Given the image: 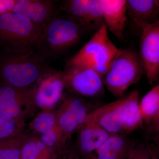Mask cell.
I'll return each mask as SVG.
<instances>
[{
    "instance_id": "cell-5",
    "label": "cell",
    "mask_w": 159,
    "mask_h": 159,
    "mask_svg": "<svg viewBox=\"0 0 159 159\" xmlns=\"http://www.w3.org/2000/svg\"><path fill=\"white\" fill-rule=\"evenodd\" d=\"M119 49L111 41L105 25L75 55L66 63L65 67L89 66L102 77L108 71Z\"/></svg>"
},
{
    "instance_id": "cell-25",
    "label": "cell",
    "mask_w": 159,
    "mask_h": 159,
    "mask_svg": "<svg viewBox=\"0 0 159 159\" xmlns=\"http://www.w3.org/2000/svg\"><path fill=\"white\" fill-rule=\"evenodd\" d=\"M54 159H87L81 155L74 148V145L66 143L57 152Z\"/></svg>"
},
{
    "instance_id": "cell-3",
    "label": "cell",
    "mask_w": 159,
    "mask_h": 159,
    "mask_svg": "<svg viewBox=\"0 0 159 159\" xmlns=\"http://www.w3.org/2000/svg\"><path fill=\"white\" fill-rule=\"evenodd\" d=\"M84 33L67 16L55 15L43 28L36 51L47 60L57 57L76 45Z\"/></svg>"
},
{
    "instance_id": "cell-12",
    "label": "cell",
    "mask_w": 159,
    "mask_h": 159,
    "mask_svg": "<svg viewBox=\"0 0 159 159\" xmlns=\"http://www.w3.org/2000/svg\"><path fill=\"white\" fill-rule=\"evenodd\" d=\"M29 127L31 134L55 152L67 142L57 126L54 110L41 111L29 123Z\"/></svg>"
},
{
    "instance_id": "cell-22",
    "label": "cell",
    "mask_w": 159,
    "mask_h": 159,
    "mask_svg": "<svg viewBox=\"0 0 159 159\" xmlns=\"http://www.w3.org/2000/svg\"><path fill=\"white\" fill-rule=\"evenodd\" d=\"M28 133L0 142V159H21L22 148Z\"/></svg>"
},
{
    "instance_id": "cell-24",
    "label": "cell",
    "mask_w": 159,
    "mask_h": 159,
    "mask_svg": "<svg viewBox=\"0 0 159 159\" xmlns=\"http://www.w3.org/2000/svg\"><path fill=\"white\" fill-rule=\"evenodd\" d=\"M127 159H159L154 145L148 142H133Z\"/></svg>"
},
{
    "instance_id": "cell-19",
    "label": "cell",
    "mask_w": 159,
    "mask_h": 159,
    "mask_svg": "<svg viewBox=\"0 0 159 159\" xmlns=\"http://www.w3.org/2000/svg\"><path fill=\"white\" fill-rule=\"evenodd\" d=\"M143 123L149 130L156 134L159 131V84L154 86L139 102Z\"/></svg>"
},
{
    "instance_id": "cell-7",
    "label": "cell",
    "mask_w": 159,
    "mask_h": 159,
    "mask_svg": "<svg viewBox=\"0 0 159 159\" xmlns=\"http://www.w3.org/2000/svg\"><path fill=\"white\" fill-rule=\"evenodd\" d=\"M33 87L21 89L0 83V111L25 126L26 121L35 115Z\"/></svg>"
},
{
    "instance_id": "cell-26",
    "label": "cell",
    "mask_w": 159,
    "mask_h": 159,
    "mask_svg": "<svg viewBox=\"0 0 159 159\" xmlns=\"http://www.w3.org/2000/svg\"><path fill=\"white\" fill-rule=\"evenodd\" d=\"M16 0H0V15L11 13Z\"/></svg>"
},
{
    "instance_id": "cell-14",
    "label": "cell",
    "mask_w": 159,
    "mask_h": 159,
    "mask_svg": "<svg viewBox=\"0 0 159 159\" xmlns=\"http://www.w3.org/2000/svg\"><path fill=\"white\" fill-rule=\"evenodd\" d=\"M74 148L87 159H95L96 154L110 134L98 125L84 123L77 132Z\"/></svg>"
},
{
    "instance_id": "cell-16",
    "label": "cell",
    "mask_w": 159,
    "mask_h": 159,
    "mask_svg": "<svg viewBox=\"0 0 159 159\" xmlns=\"http://www.w3.org/2000/svg\"><path fill=\"white\" fill-rule=\"evenodd\" d=\"M104 25L120 41L124 38L127 21L126 0H99Z\"/></svg>"
},
{
    "instance_id": "cell-6",
    "label": "cell",
    "mask_w": 159,
    "mask_h": 159,
    "mask_svg": "<svg viewBox=\"0 0 159 159\" xmlns=\"http://www.w3.org/2000/svg\"><path fill=\"white\" fill-rule=\"evenodd\" d=\"M95 106L85 98L65 93L54 111L57 126L67 141L84 125L89 114Z\"/></svg>"
},
{
    "instance_id": "cell-18",
    "label": "cell",
    "mask_w": 159,
    "mask_h": 159,
    "mask_svg": "<svg viewBox=\"0 0 159 159\" xmlns=\"http://www.w3.org/2000/svg\"><path fill=\"white\" fill-rule=\"evenodd\" d=\"M133 142L124 134H111L99 148L95 159H127Z\"/></svg>"
},
{
    "instance_id": "cell-21",
    "label": "cell",
    "mask_w": 159,
    "mask_h": 159,
    "mask_svg": "<svg viewBox=\"0 0 159 159\" xmlns=\"http://www.w3.org/2000/svg\"><path fill=\"white\" fill-rule=\"evenodd\" d=\"M57 153L37 137L28 133L22 148L21 159H54Z\"/></svg>"
},
{
    "instance_id": "cell-10",
    "label": "cell",
    "mask_w": 159,
    "mask_h": 159,
    "mask_svg": "<svg viewBox=\"0 0 159 159\" xmlns=\"http://www.w3.org/2000/svg\"><path fill=\"white\" fill-rule=\"evenodd\" d=\"M136 24L142 30L139 56L148 83L153 85L159 77V21Z\"/></svg>"
},
{
    "instance_id": "cell-8",
    "label": "cell",
    "mask_w": 159,
    "mask_h": 159,
    "mask_svg": "<svg viewBox=\"0 0 159 159\" xmlns=\"http://www.w3.org/2000/svg\"><path fill=\"white\" fill-rule=\"evenodd\" d=\"M63 73L66 90L69 93L85 99L96 98L104 93L102 77L90 66L65 67Z\"/></svg>"
},
{
    "instance_id": "cell-11",
    "label": "cell",
    "mask_w": 159,
    "mask_h": 159,
    "mask_svg": "<svg viewBox=\"0 0 159 159\" xmlns=\"http://www.w3.org/2000/svg\"><path fill=\"white\" fill-rule=\"evenodd\" d=\"M60 9L65 11L84 33L97 31L104 25L99 0H66Z\"/></svg>"
},
{
    "instance_id": "cell-20",
    "label": "cell",
    "mask_w": 159,
    "mask_h": 159,
    "mask_svg": "<svg viewBox=\"0 0 159 159\" xmlns=\"http://www.w3.org/2000/svg\"><path fill=\"white\" fill-rule=\"evenodd\" d=\"M124 116L123 131L124 134L137 130L143 125L139 107V93L134 90L124 96Z\"/></svg>"
},
{
    "instance_id": "cell-1",
    "label": "cell",
    "mask_w": 159,
    "mask_h": 159,
    "mask_svg": "<svg viewBox=\"0 0 159 159\" xmlns=\"http://www.w3.org/2000/svg\"><path fill=\"white\" fill-rule=\"evenodd\" d=\"M37 51L25 54L6 52L0 60L3 83L21 89L32 88L49 67Z\"/></svg>"
},
{
    "instance_id": "cell-17",
    "label": "cell",
    "mask_w": 159,
    "mask_h": 159,
    "mask_svg": "<svg viewBox=\"0 0 159 159\" xmlns=\"http://www.w3.org/2000/svg\"><path fill=\"white\" fill-rule=\"evenodd\" d=\"M126 14L135 23L153 24L158 21L159 1L157 0H127Z\"/></svg>"
},
{
    "instance_id": "cell-23",
    "label": "cell",
    "mask_w": 159,
    "mask_h": 159,
    "mask_svg": "<svg viewBox=\"0 0 159 159\" xmlns=\"http://www.w3.org/2000/svg\"><path fill=\"white\" fill-rule=\"evenodd\" d=\"M25 126L0 111V142L18 135Z\"/></svg>"
},
{
    "instance_id": "cell-13",
    "label": "cell",
    "mask_w": 159,
    "mask_h": 159,
    "mask_svg": "<svg viewBox=\"0 0 159 159\" xmlns=\"http://www.w3.org/2000/svg\"><path fill=\"white\" fill-rule=\"evenodd\" d=\"M124 98L99 106L91 111L85 123H92L110 134H124L123 131Z\"/></svg>"
},
{
    "instance_id": "cell-9",
    "label": "cell",
    "mask_w": 159,
    "mask_h": 159,
    "mask_svg": "<svg viewBox=\"0 0 159 159\" xmlns=\"http://www.w3.org/2000/svg\"><path fill=\"white\" fill-rule=\"evenodd\" d=\"M63 71L49 67L33 86V96L37 109L53 111L65 93Z\"/></svg>"
},
{
    "instance_id": "cell-4",
    "label": "cell",
    "mask_w": 159,
    "mask_h": 159,
    "mask_svg": "<svg viewBox=\"0 0 159 159\" xmlns=\"http://www.w3.org/2000/svg\"><path fill=\"white\" fill-rule=\"evenodd\" d=\"M144 74L139 53L133 49H119L102 80L107 89L114 97L119 98Z\"/></svg>"
},
{
    "instance_id": "cell-15",
    "label": "cell",
    "mask_w": 159,
    "mask_h": 159,
    "mask_svg": "<svg viewBox=\"0 0 159 159\" xmlns=\"http://www.w3.org/2000/svg\"><path fill=\"white\" fill-rule=\"evenodd\" d=\"M12 12L42 29L56 15L54 2L51 0H16Z\"/></svg>"
},
{
    "instance_id": "cell-2",
    "label": "cell",
    "mask_w": 159,
    "mask_h": 159,
    "mask_svg": "<svg viewBox=\"0 0 159 159\" xmlns=\"http://www.w3.org/2000/svg\"><path fill=\"white\" fill-rule=\"evenodd\" d=\"M43 29L16 13L0 15V43L6 52L25 54L36 51Z\"/></svg>"
}]
</instances>
